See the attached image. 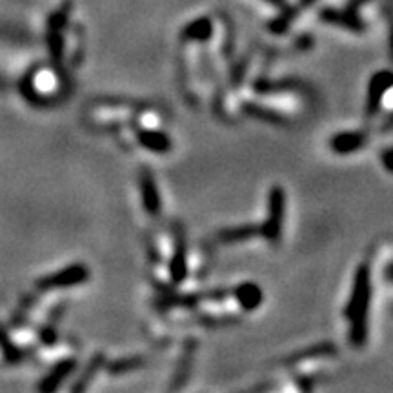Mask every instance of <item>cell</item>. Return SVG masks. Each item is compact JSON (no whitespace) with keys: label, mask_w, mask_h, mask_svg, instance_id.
Here are the masks:
<instances>
[{"label":"cell","mask_w":393,"mask_h":393,"mask_svg":"<svg viewBox=\"0 0 393 393\" xmlns=\"http://www.w3.org/2000/svg\"><path fill=\"white\" fill-rule=\"evenodd\" d=\"M284 207H286V195L280 186H273L268 199V220L261 226V235L271 244L280 241L284 222Z\"/></svg>","instance_id":"cell-2"},{"label":"cell","mask_w":393,"mask_h":393,"mask_svg":"<svg viewBox=\"0 0 393 393\" xmlns=\"http://www.w3.org/2000/svg\"><path fill=\"white\" fill-rule=\"evenodd\" d=\"M386 279H388L389 283H393V264H389L388 270H386Z\"/></svg>","instance_id":"cell-19"},{"label":"cell","mask_w":393,"mask_h":393,"mask_svg":"<svg viewBox=\"0 0 393 393\" xmlns=\"http://www.w3.org/2000/svg\"><path fill=\"white\" fill-rule=\"evenodd\" d=\"M233 295L239 300V304L244 309H248V312L258 308L262 300H264L262 290L254 283H244L241 284V286H237L233 290Z\"/></svg>","instance_id":"cell-9"},{"label":"cell","mask_w":393,"mask_h":393,"mask_svg":"<svg viewBox=\"0 0 393 393\" xmlns=\"http://www.w3.org/2000/svg\"><path fill=\"white\" fill-rule=\"evenodd\" d=\"M142 366H144L142 357H127V359H120L117 360V363L110 364L108 368H110L111 373H126V372H131V370L142 368Z\"/></svg>","instance_id":"cell-15"},{"label":"cell","mask_w":393,"mask_h":393,"mask_svg":"<svg viewBox=\"0 0 393 393\" xmlns=\"http://www.w3.org/2000/svg\"><path fill=\"white\" fill-rule=\"evenodd\" d=\"M261 235V226L255 224H242L235 226V228H228L219 232V241L220 242H242L248 241V239H254Z\"/></svg>","instance_id":"cell-10"},{"label":"cell","mask_w":393,"mask_h":393,"mask_svg":"<svg viewBox=\"0 0 393 393\" xmlns=\"http://www.w3.org/2000/svg\"><path fill=\"white\" fill-rule=\"evenodd\" d=\"M210 37H212V22L207 18H199L182 31L184 40H207Z\"/></svg>","instance_id":"cell-13"},{"label":"cell","mask_w":393,"mask_h":393,"mask_svg":"<svg viewBox=\"0 0 393 393\" xmlns=\"http://www.w3.org/2000/svg\"><path fill=\"white\" fill-rule=\"evenodd\" d=\"M389 124H393V115H392V119H389Z\"/></svg>","instance_id":"cell-20"},{"label":"cell","mask_w":393,"mask_h":393,"mask_svg":"<svg viewBox=\"0 0 393 393\" xmlns=\"http://www.w3.org/2000/svg\"><path fill=\"white\" fill-rule=\"evenodd\" d=\"M244 110H246V113L254 115V117H257V119L266 120V123H273V124H283L284 123V120L280 119V115H277L275 111L266 110V108L255 106V104H248V106H244Z\"/></svg>","instance_id":"cell-16"},{"label":"cell","mask_w":393,"mask_h":393,"mask_svg":"<svg viewBox=\"0 0 393 393\" xmlns=\"http://www.w3.org/2000/svg\"><path fill=\"white\" fill-rule=\"evenodd\" d=\"M137 140L142 148L153 153H168L171 149V139L162 131L140 130L137 131Z\"/></svg>","instance_id":"cell-8"},{"label":"cell","mask_w":393,"mask_h":393,"mask_svg":"<svg viewBox=\"0 0 393 393\" xmlns=\"http://www.w3.org/2000/svg\"><path fill=\"white\" fill-rule=\"evenodd\" d=\"M382 161H385V166L389 169V171H393V149H389V152H386L385 155H382Z\"/></svg>","instance_id":"cell-18"},{"label":"cell","mask_w":393,"mask_h":393,"mask_svg":"<svg viewBox=\"0 0 393 393\" xmlns=\"http://www.w3.org/2000/svg\"><path fill=\"white\" fill-rule=\"evenodd\" d=\"M392 86H393V73L392 72H379L373 75V79L370 81V88H368V106H366L368 115H373L379 111L382 97H385L386 91H388Z\"/></svg>","instance_id":"cell-4"},{"label":"cell","mask_w":393,"mask_h":393,"mask_svg":"<svg viewBox=\"0 0 393 393\" xmlns=\"http://www.w3.org/2000/svg\"><path fill=\"white\" fill-rule=\"evenodd\" d=\"M140 195H142V203L146 212L149 215H159L162 210L161 204V195H159V190H156V184L153 181V175L149 173L148 169L142 171L140 175Z\"/></svg>","instance_id":"cell-5"},{"label":"cell","mask_w":393,"mask_h":393,"mask_svg":"<svg viewBox=\"0 0 393 393\" xmlns=\"http://www.w3.org/2000/svg\"><path fill=\"white\" fill-rule=\"evenodd\" d=\"M193 353H195V341H190V343L186 344V348H184V357H182L181 360V368H178V373H177V385L175 386H181L182 381H184V377H186L188 370H190L191 366Z\"/></svg>","instance_id":"cell-17"},{"label":"cell","mask_w":393,"mask_h":393,"mask_svg":"<svg viewBox=\"0 0 393 393\" xmlns=\"http://www.w3.org/2000/svg\"><path fill=\"white\" fill-rule=\"evenodd\" d=\"M89 277V271L84 264H73V266L64 268L62 271L50 275L46 279L38 280L37 286L40 290H55V287H69L76 284L86 283Z\"/></svg>","instance_id":"cell-3"},{"label":"cell","mask_w":393,"mask_h":393,"mask_svg":"<svg viewBox=\"0 0 393 393\" xmlns=\"http://www.w3.org/2000/svg\"><path fill=\"white\" fill-rule=\"evenodd\" d=\"M335 351L337 348L334 346L331 343H321L317 346H312L308 350H302L295 355H290L286 359V364H300L304 363V360H312V359H319V357H330L335 355Z\"/></svg>","instance_id":"cell-11"},{"label":"cell","mask_w":393,"mask_h":393,"mask_svg":"<svg viewBox=\"0 0 393 393\" xmlns=\"http://www.w3.org/2000/svg\"><path fill=\"white\" fill-rule=\"evenodd\" d=\"M372 300V275L368 264H360L353 279V287L346 306L350 322V341L353 346H363L368 338V309Z\"/></svg>","instance_id":"cell-1"},{"label":"cell","mask_w":393,"mask_h":393,"mask_svg":"<svg viewBox=\"0 0 393 393\" xmlns=\"http://www.w3.org/2000/svg\"><path fill=\"white\" fill-rule=\"evenodd\" d=\"M102 364H104V355H101V353H98V355H95L93 360L88 364V368L84 370V373L81 375L79 382H76V385H73V388H72L73 392H82V389L88 388V385L91 382V379H93L95 373L101 370Z\"/></svg>","instance_id":"cell-14"},{"label":"cell","mask_w":393,"mask_h":393,"mask_svg":"<svg viewBox=\"0 0 393 393\" xmlns=\"http://www.w3.org/2000/svg\"><path fill=\"white\" fill-rule=\"evenodd\" d=\"M169 273H171V280L175 284H181L182 280L186 279V242H184V235H182L181 229L177 232V241H175L173 258H171V264H169Z\"/></svg>","instance_id":"cell-7"},{"label":"cell","mask_w":393,"mask_h":393,"mask_svg":"<svg viewBox=\"0 0 393 393\" xmlns=\"http://www.w3.org/2000/svg\"><path fill=\"white\" fill-rule=\"evenodd\" d=\"M366 140H368V137L360 131H348V133H338V135L331 137L330 148L331 152L338 153V155H348V153L364 148Z\"/></svg>","instance_id":"cell-6"},{"label":"cell","mask_w":393,"mask_h":393,"mask_svg":"<svg viewBox=\"0 0 393 393\" xmlns=\"http://www.w3.org/2000/svg\"><path fill=\"white\" fill-rule=\"evenodd\" d=\"M73 368H75V359H68L64 360V363H60L59 366L51 372V375H47L46 381L40 385V389H44V392H53V389H57L60 382L73 372Z\"/></svg>","instance_id":"cell-12"}]
</instances>
